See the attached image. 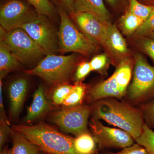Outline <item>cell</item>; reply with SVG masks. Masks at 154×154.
<instances>
[{
    "label": "cell",
    "instance_id": "26",
    "mask_svg": "<svg viewBox=\"0 0 154 154\" xmlns=\"http://www.w3.org/2000/svg\"><path fill=\"white\" fill-rule=\"evenodd\" d=\"M128 2L130 11L144 22L149 18L154 9V6L145 5L138 0H128Z\"/></svg>",
    "mask_w": 154,
    "mask_h": 154
},
{
    "label": "cell",
    "instance_id": "25",
    "mask_svg": "<svg viewBox=\"0 0 154 154\" xmlns=\"http://www.w3.org/2000/svg\"><path fill=\"white\" fill-rule=\"evenodd\" d=\"M136 143L142 146L150 154H154V131L145 123L140 136L135 140Z\"/></svg>",
    "mask_w": 154,
    "mask_h": 154
},
{
    "label": "cell",
    "instance_id": "21",
    "mask_svg": "<svg viewBox=\"0 0 154 154\" xmlns=\"http://www.w3.org/2000/svg\"><path fill=\"white\" fill-rule=\"evenodd\" d=\"M96 143L94 137L89 132L78 136L74 142L75 149L79 154H94Z\"/></svg>",
    "mask_w": 154,
    "mask_h": 154
},
{
    "label": "cell",
    "instance_id": "7",
    "mask_svg": "<svg viewBox=\"0 0 154 154\" xmlns=\"http://www.w3.org/2000/svg\"><path fill=\"white\" fill-rule=\"evenodd\" d=\"M91 112L92 106L88 105L64 107L53 112L50 119L66 132L78 136L89 132L88 119Z\"/></svg>",
    "mask_w": 154,
    "mask_h": 154
},
{
    "label": "cell",
    "instance_id": "19",
    "mask_svg": "<svg viewBox=\"0 0 154 154\" xmlns=\"http://www.w3.org/2000/svg\"><path fill=\"white\" fill-rule=\"evenodd\" d=\"M13 146L10 154H38L39 149L31 143L21 133L12 129Z\"/></svg>",
    "mask_w": 154,
    "mask_h": 154
},
{
    "label": "cell",
    "instance_id": "1",
    "mask_svg": "<svg viewBox=\"0 0 154 154\" xmlns=\"http://www.w3.org/2000/svg\"><path fill=\"white\" fill-rule=\"evenodd\" d=\"M93 118L126 131L135 140L141 134L145 124L143 111L140 107L115 98L94 102L91 112Z\"/></svg>",
    "mask_w": 154,
    "mask_h": 154
},
{
    "label": "cell",
    "instance_id": "16",
    "mask_svg": "<svg viewBox=\"0 0 154 154\" xmlns=\"http://www.w3.org/2000/svg\"><path fill=\"white\" fill-rule=\"evenodd\" d=\"M108 36L109 43L116 61L122 58V60L126 58L129 54V50L125 39L123 38L115 25L111 23L108 24Z\"/></svg>",
    "mask_w": 154,
    "mask_h": 154
},
{
    "label": "cell",
    "instance_id": "27",
    "mask_svg": "<svg viewBox=\"0 0 154 154\" xmlns=\"http://www.w3.org/2000/svg\"><path fill=\"white\" fill-rule=\"evenodd\" d=\"M92 71L99 72L101 74L106 75L108 66V59L107 54H102L95 56L90 62Z\"/></svg>",
    "mask_w": 154,
    "mask_h": 154
},
{
    "label": "cell",
    "instance_id": "22",
    "mask_svg": "<svg viewBox=\"0 0 154 154\" xmlns=\"http://www.w3.org/2000/svg\"><path fill=\"white\" fill-rule=\"evenodd\" d=\"M87 87L82 82H75L74 87L67 96L63 105L65 107H73L81 105L85 96Z\"/></svg>",
    "mask_w": 154,
    "mask_h": 154
},
{
    "label": "cell",
    "instance_id": "12",
    "mask_svg": "<svg viewBox=\"0 0 154 154\" xmlns=\"http://www.w3.org/2000/svg\"><path fill=\"white\" fill-rule=\"evenodd\" d=\"M115 98L122 100L124 98L119 90L114 74L107 79L97 83L88 91L87 100L89 102H97L101 99Z\"/></svg>",
    "mask_w": 154,
    "mask_h": 154
},
{
    "label": "cell",
    "instance_id": "31",
    "mask_svg": "<svg viewBox=\"0 0 154 154\" xmlns=\"http://www.w3.org/2000/svg\"><path fill=\"white\" fill-rule=\"evenodd\" d=\"M92 71L90 62H83L78 65L74 76L75 82H82Z\"/></svg>",
    "mask_w": 154,
    "mask_h": 154
},
{
    "label": "cell",
    "instance_id": "20",
    "mask_svg": "<svg viewBox=\"0 0 154 154\" xmlns=\"http://www.w3.org/2000/svg\"><path fill=\"white\" fill-rule=\"evenodd\" d=\"M143 22V20L133 14L129 9L119 19L120 28L126 35L134 33Z\"/></svg>",
    "mask_w": 154,
    "mask_h": 154
},
{
    "label": "cell",
    "instance_id": "35",
    "mask_svg": "<svg viewBox=\"0 0 154 154\" xmlns=\"http://www.w3.org/2000/svg\"><path fill=\"white\" fill-rule=\"evenodd\" d=\"M0 113H1V119H5L8 123L10 124L8 119L6 116L5 111L4 109L2 95V80H0Z\"/></svg>",
    "mask_w": 154,
    "mask_h": 154
},
{
    "label": "cell",
    "instance_id": "39",
    "mask_svg": "<svg viewBox=\"0 0 154 154\" xmlns=\"http://www.w3.org/2000/svg\"><path fill=\"white\" fill-rule=\"evenodd\" d=\"M146 37H149V38L154 39V30H153V31L152 32V33Z\"/></svg>",
    "mask_w": 154,
    "mask_h": 154
},
{
    "label": "cell",
    "instance_id": "33",
    "mask_svg": "<svg viewBox=\"0 0 154 154\" xmlns=\"http://www.w3.org/2000/svg\"><path fill=\"white\" fill-rule=\"evenodd\" d=\"M10 125L2 119H0V148L1 149L5 144L10 134H11L12 129Z\"/></svg>",
    "mask_w": 154,
    "mask_h": 154
},
{
    "label": "cell",
    "instance_id": "37",
    "mask_svg": "<svg viewBox=\"0 0 154 154\" xmlns=\"http://www.w3.org/2000/svg\"><path fill=\"white\" fill-rule=\"evenodd\" d=\"M140 2L147 5L154 6V0H138Z\"/></svg>",
    "mask_w": 154,
    "mask_h": 154
},
{
    "label": "cell",
    "instance_id": "29",
    "mask_svg": "<svg viewBox=\"0 0 154 154\" xmlns=\"http://www.w3.org/2000/svg\"><path fill=\"white\" fill-rule=\"evenodd\" d=\"M154 30V7L149 18L135 32V36L138 38L147 37Z\"/></svg>",
    "mask_w": 154,
    "mask_h": 154
},
{
    "label": "cell",
    "instance_id": "13",
    "mask_svg": "<svg viewBox=\"0 0 154 154\" xmlns=\"http://www.w3.org/2000/svg\"><path fill=\"white\" fill-rule=\"evenodd\" d=\"M28 83L24 78L18 79L9 86L8 93L12 116L17 118L22 109L28 90Z\"/></svg>",
    "mask_w": 154,
    "mask_h": 154
},
{
    "label": "cell",
    "instance_id": "5",
    "mask_svg": "<svg viewBox=\"0 0 154 154\" xmlns=\"http://www.w3.org/2000/svg\"><path fill=\"white\" fill-rule=\"evenodd\" d=\"M134 60L132 82L125 97L126 102L135 106L154 99V66L140 54H136Z\"/></svg>",
    "mask_w": 154,
    "mask_h": 154
},
{
    "label": "cell",
    "instance_id": "11",
    "mask_svg": "<svg viewBox=\"0 0 154 154\" xmlns=\"http://www.w3.org/2000/svg\"><path fill=\"white\" fill-rule=\"evenodd\" d=\"M69 15L80 30L102 45L107 54L116 61L108 38V26L110 22H102L88 13L73 12Z\"/></svg>",
    "mask_w": 154,
    "mask_h": 154
},
{
    "label": "cell",
    "instance_id": "28",
    "mask_svg": "<svg viewBox=\"0 0 154 154\" xmlns=\"http://www.w3.org/2000/svg\"><path fill=\"white\" fill-rule=\"evenodd\" d=\"M143 111L145 123L154 131V99L140 105Z\"/></svg>",
    "mask_w": 154,
    "mask_h": 154
},
{
    "label": "cell",
    "instance_id": "3",
    "mask_svg": "<svg viewBox=\"0 0 154 154\" xmlns=\"http://www.w3.org/2000/svg\"><path fill=\"white\" fill-rule=\"evenodd\" d=\"M57 9L60 19L57 32L60 51L77 53L85 56L96 52L99 48V44L79 30L69 14L62 8L57 7Z\"/></svg>",
    "mask_w": 154,
    "mask_h": 154
},
{
    "label": "cell",
    "instance_id": "4",
    "mask_svg": "<svg viewBox=\"0 0 154 154\" xmlns=\"http://www.w3.org/2000/svg\"><path fill=\"white\" fill-rule=\"evenodd\" d=\"M77 57L74 54L46 55L35 67L25 71L26 74L37 76L49 85L68 82L77 67Z\"/></svg>",
    "mask_w": 154,
    "mask_h": 154
},
{
    "label": "cell",
    "instance_id": "8",
    "mask_svg": "<svg viewBox=\"0 0 154 154\" xmlns=\"http://www.w3.org/2000/svg\"><path fill=\"white\" fill-rule=\"evenodd\" d=\"M46 17L38 15L21 28L26 31L47 55L55 54L59 51V45L57 33Z\"/></svg>",
    "mask_w": 154,
    "mask_h": 154
},
{
    "label": "cell",
    "instance_id": "9",
    "mask_svg": "<svg viewBox=\"0 0 154 154\" xmlns=\"http://www.w3.org/2000/svg\"><path fill=\"white\" fill-rule=\"evenodd\" d=\"M92 135L100 149H124L134 144L130 135L120 128L106 126L92 117L89 123Z\"/></svg>",
    "mask_w": 154,
    "mask_h": 154
},
{
    "label": "cell",
    "instance_id": "15",
    "mask_svg": "<svg viewBox=\"0 0 154 154\" xmlns=\"http://www.w3.org/2000/svg\"><path fill=\"white\" fill-rule=\"evenodd\" d=\"M50 110L51 106L45 97L44 88L40 85L33 94V101L27 110L25 121L28 123L32 122Z\"/></svg>",
    "mask_w": 154,
    "mask_h": 154
},
{
    "label": "cell",
    "instance_id": "17",
    "mask_svg": "<svg viewBox=\"0 0 154 154\" xmlns=\"http://www.w3.org/2000/svg\"><path fill=\"white\" fill-rule=\"evenodd\" d=\"M21 63L11 52L8 45L0 38V80L19 68Z\"/></svg>",
    "mask_w": 154,
    "mask_h": 154
},
{
    "label": "cell",
    "instance_id": "14",
    "mask_svg": "<svg viewBox=\"0 0 154 154\" xmlns=\"http://www.w3.org/2000/svg\"><path fill=\"white\" fill-rule=\"evenodd\" d=\"M74 12L88 13L103 22H110V15L103 0H75Z\"/></svg>",
    "mask_w": 154,
    "mask_h": 154
},
{
    "label": "cell",
    "instance_id": "30",
    "mask_svg": "<svg viewBox=\"0 0 154 154\" xmlns=\"http://www.w3.org/2000/svg\"><path fill=\"white\" fill-rule=\"evenodd\" d=\"M139 41L141 50L148 56L154 63V39L145 37L139 38Z\"/></svg>",
    "mask_w": 154,
    "mask_h": 154
},
{
    "label": "cell",
    "instance_id": "32",
    "mask_svg": "<svg viewBox=\"0 0 154 154\" xmlns=\"http://www.w3.org/2000/svg\"><path fill=\"white\" fill-rule=\"evenodd\" d=\"M147 151L142 146L136 143L132 146L125 148L121 151L113 153L107 152L104 154H148Z\"/></svg>",
    "mask_w": 154,
    "mask_h": 154
},
{
    "label": "cell",
    "instance_id": "2",
    "mask_svg": "<svg viewBox=\"0 0 154 154\" xmlns=\"http://www.w3.org/2000/svg\"><path fill=\"white\" fill-rule=\"evenodd\" d=\"M12 128L22 133L47 154H79L75 149V138L62 134L47 125H14Z\"/></svg>",
    "mask_w": 154,
    "mask_h": 154
},
{
    "label": "cell",
    "instance_id": "10",
    "mask_svg": "<svg viewBox=\"0 0 154 154\" xmlns=\"http://www.w3.org/2000/svg\"><path fill=\"white\" fill-rule=\"evenodd\" d=\"M28 3L21 0H9L1 7V27L6 31L21 28L38 15Z\"/></svg>",
    "mask_w": 154,
    "mask_h": 154
},
{
    "label": "cell",
    "instance_id": "38",
    "mask_svg": "<svg viewBox=\"0 0 154 154\" xmlns=\"http://www.w3.org/2000/svg\"><path fill=\"white\" fill-rule=\"evenodd\" d=\"M0 154H10V150L8 149L7 148H5L1 152Z\"/></svg>",
    "mask_w": 154,
    "mask_h": 154
},
{
    "label": "cell",
    "instance_id": "40",
    "mask_svg": "<svg viewBox=\"0 0 154 154\" xmlns=\"http://www.w3.org/2000/svg\"><path fill=\"white\" fill-rule=\"evenodd\" d=\"M148 154H149V153H148Z\"/></svg>",
    "mask_w": 154,
    "mask_h": 154
},
{
    "label": "cell",
    "instance_id": "34",
    "mask_svg": "<svg viewBox=\"0 0 154 154\" xmlns=\"http://www.w3.org/2000/svg\"><path fill=\"white\" fill-rule=\"evenodd\" d=\"M57 7H61L69 14L74 12L75 0H54Z\"/></svg>",
    "mask_w": 154,
    "mask_h": 154
},
{
    "label": "cell",
    "instance_id": "18",
    "mask_svg": "<svg viewBox=\"0 0 154 154\" xmlns=\"http://www.w3.org/2000/svg\"><path fill=\"white\" fill-rule=\"evenodd\" d=\"M133 64L129 58L121 60L113 73L119 92L124 96L126 95L130 82L132 76Z\"/></svg>",
    "mask_w": 154,
    "mask_h": 154
},
{
    "label": "cell",
    "instance_id": "24",
    "mask_svg": "<svg viewBox=\"0 0 154 154\" xmlns=\"http://www.w3.org/2000/svg\"><path fill=\"white\" fill-rule=\"evenodd\" d=\"M38 15L53 18L55 10L49 0H26Z\"/></svg>",
    "mask_w": 154,
    "mask_h": 154
},
{
    "label": "cell",
    "instance_id": "36",
    "mask_svg": "<svg viewBox=\"0 0 154 154\" xmlns=\"http://www.w3.org/2000/svg\"><path fill=\"white\" fill-rule=\"evenodd\" d=\"M105 1L111 7L116 8L122 5L125 2L126 0H105Z\"/></svg>",
    "mask_w": 154,
    "mask_h": 154
},
{
    "label": "cell",
    "instance_id": "23",
    "mask_svg": "<svg viewBox=\"0 0 154 154\" xmlns=\"http://www.w3.org/2000/svg\"><path fill=\"white\" fill-rule=\"evenodd\" d=\"M51 93V100L56 105H63L64 101L69 95L74 87L68 82L56 85Z\"/></svg>",
    "mask_w": 154,
    "mask_h": 154
},
{
    "label": "cell",
    "instance_id": "6",
    "mask_svg": "<svg viewBox=\"0 0 154 154\" xmlns=\"http://www.w3.org/2000/svg\"><path fill=\"white\" fill-rule=\"evenodd\" d=\"M0 38L5 42L11 52L21 63L27 65L34 63L45 55L22 28L6 31L1 27Z\"/></svg>",
    "mask_w": 154,
    "mask_h": 154
}]
</instances>
